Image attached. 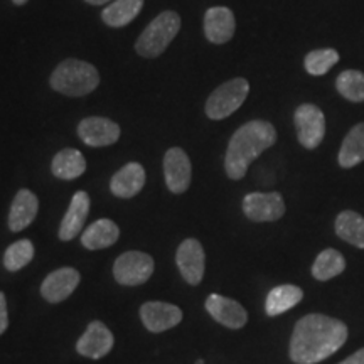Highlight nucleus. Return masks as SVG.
Wrapping results in <instances>:
<instances>
[{
	"label": "nucleus",
	"mask_w": 364,
	"mask_h": 364,
	"mask_svg": "<svg viewBox=\"0 0 364 364\" xmlns=\"http://www.w3.org/2000/svg\"><path fill=\"white\" fill-rule=\"evenodd\" d=\"M336 88L339 95L353 103L364 102V73L356 70H346L336 80Z\"/></svg>",
	"instance_id": "bb28decb"
},
{
	"label": "nucleus",
	"mask_w": 364,
	"mask_h": 364,
	"mask_svg": "<svg viewBox=\"0 0 364 364\" xmlns=\"http://www.w3.org/2000/svg\"><path fill=\"white\" fill-rule=\"evenodd\" d=\"M181 29L179 14L167 11L157 16L136 39L135 49L144 58H157L166 51Z\"/></svg>",
	"instance_id": "20e7f679"
},
{
	"label": "nucleus",
	"mask_w": 364,
	"mask_h": 364,
	"mask_svg": "<svg viewBox=\"0 0 364 364\" xmlns=\"http://www.w3.org/2000/svg\"><path fill=\"white\" fill-rule=\"evenodd\" d=\"M299 142L309 150L317 149L326 135V117L318 107L304 103L294 113Z\"/></svg>",
	"instance_id": "423d86ee"
},
{
	"label": "nucleus",
	"mask_w": 364,
	"mask_h": 364,
	"mask_svg": "<svg viewBox=\"0 0 364 364\" xmlns=\"http://www.w3.org/2000/svg\"><path fill=\"white\" fill-rule=\"evenodd\" d=\"M364 161V124H358L346 135L339 150V166L351 169Z\"/></svg>",
	"instance_id": "5701e85b"
},
{
	"label": "nucleus",
	"mask_w": 364,
	"mask_h": 364,
	"mask_svg": "<svg viewBox=\"0 0 364 364\" xmlns=\"http://www.w3.org/2000/svg\"><path fill=\"white\" fill-rule=\"evenodd\" d=\"M191 174H193V169H191L188 154L179 147L167 150L164 157V176H166V184L171 193H186L191 184Z\"/></svg>",
	"instance_id": "9d476101"
},
{
	"label": "nucleus",
	"mask_w": 364,
	"mask_h": 364,
	"mask_svg": "<svg viewBox=\"0 0 364 364\" xmlns=\"http://www.w3.org/2000/svg\"><path fill=\"white\" fill-rule=\"evenodd\" d=\"M339 364H364V348L354 353L353 356L344 359V361H341Z\"/></svg>",
	"instance_id": "7c9ffc66"
},
{
	"label": "nucleus",
	"mask_w": 364,
	"mask_h": 364,
	"mask_svg": "<svg viewBox=\"0 0 364 364\" xmlns=\"http://www.w3.org/2000/svg\"><path fill=\"white\" fill-rule=\"evenodd\" d=\"M302 297H304V292L300 287L289 285V284L279 285L275 287V289H272L270 294H268L267 302H265V311L268 316L272 317L280 316V314L290 311V309L297 306L300 300H302Z\"/></svg>",
	"instance_id": "4be33fe9"
},
{
	"label": "nucleus",
	"mask_w": 364,
	"mask_h": 364,
	"mask_svg": "<svg viewBox=\"0 0 364 364\" xmlns=\"http://www.w3.org/2000/svg\"><path fill=\"white\" fill-rule=\"evenodd\" d=\"M277 142V130L265 120H252L241 125L228 144L225 169L230 179L240 181L250 164Z\"/></svg>",
	"instance_id": "f03ea898"
},
{
	"label": "nucleus",
	"mask_w": 364,
	"mask_h": 364,
	"mask_svg": "<svg viewBox=\"0 0 364 364\" xmlns=\"http://www.w3.org/2000/svg\"><path fill=\"white\" fill-rule=\"evenodd\" d=\"M113 348V334L107 326L102 322L95 321L86 327L85 334L81 336L78 344H76V351L81 356L100 359L107 356Z\"/></svg>",
	"instance_id": "f8f14e48"
},
{
	"label": "nucleus",
	"mask_w": 364,
	"mask_h": 364,
	"mask_svg": "<svg viewBox=\"0 0 364 364\" xmlns=\"http://www.w3.org/2000/svg\"><path fill=\"white\" fill-rule=\"evenodd\" d=\"M90 196L85 191H78L73 196L70 208H68L65 218H63L61 228H59V238L70 241L76 238V235L83 230L86 218L90 215Z\"/></svg>",
	"instance_id": "f3484780"
},
{
	"label": "nucleus",
	"mask_w": 364,
	"mask_h": 364,
	"mask_svg": "<svg viewBox=\"0 0 364 364\" xmlns=\"http://www.w3.org/2000/svg\"><path fill=\"white\" fill-rule=\"evenodd\" d=\"M235 14L228 7H211L204 16V34L209 43H228L235 36Z\"/></svg>",
	"instance_id": "dca6fc26"
},
{
	"label": "nucleus",
	"mask_w": 364,
	"mask_h": 364,
	"mask_svg": "<svg viewBox=\"0 0 364 364\" xmlns=\"http://www.w3.org/2000/svg\"><path fill=\"white\" fill-rule=\"evenodd\" d=\"M118 236H120V230L115 223L103 218V220L95 221L90 228H86L81 235V243L88 250H102L112 247L118 240Z\"/></svg>",
	"instance_id": "aec40b11"
},
{
	"label": "nucleus",
	"mask_w": 364,
	"mask_h": 364,
	"mask_svg": "<svg viewBox=\"0 0 364 364\" xmlns=\"http://www.w3.org/2000/svg\"><path fill=\"white\" fill-rule=\"evenodd\" d=\"M250 93V83L245 78H235L226 81L213 91L206 102V115L211 120H223L233 115L245 103Z\"/></svg>",
	"instance_id": "39448f33"
},
{
	"label": "nucleus",
	"mask_w": 364,
	"mask_h": 364,
	"mask_svg": "<svg viewBox=\"0 0 364 364\" xmlns=\"http://www.w3.org/2000/svg\"><path fill=\"white\" fill-rule=\"evenodd\" d=\"M9 326V316H7V300L4 292H0V334H4Z\"/></svg>",
	"instance_id": "c756f323"
},
{
	"label": "nucleus",
	"mask_w": 364,
	"mask_h": 364,
	"mask_svg": "<svg viewBox=\"0 0 364 364\" xmlns=\"http://www.w3.org/2000/svg\"><path fill=\"white\" fill-rule=\"evenodd\" d=\"M206 309L223 326L230 329H241L248 321V314L241 304L233 299L223 297V295L211 294L206 300Z\"/></svg>",
	"instance_id": "4468645a"
},
{
	"label": "nucleus",
	"mask_w": 364,
	"mask_h": 364,
	"mask_svg": "<svg viewBox=\"0 0 364 364\" xmlns=\"http://www.w3.org/2000/svg\"><path fill=\"white\" fill-rule=\"evenodd\" d=\"M16 6H24V4H27V0H12Z\"/></svg>",
	"instance_id": "473e14b6"
},
{
	"label": "nucleus",
	"mask_w": 364,
	"mask_h": 364,
	"mask_svg": "<svg viewBox=\"0 0 364 364\" xmlns=\"http://www.w3.org/2000/svg\"><path fill=\"white\" fill-rule=\"evenodd\" d=\"M140 317L150 332H164L179 324L182 311L172 304L147 302L140 309Z\"/></svg>",
	"instance_id": "2eb2a0df"
},
{
	"label": "nucleus",
	"mask_w": 364,
	"mask_h": 364,
	"mask_svg": "<svg viewBox=\"0 0 364 364\" xmlns=\"http://www.w3.org/2000/svg\"><path fill=\"white\" fill-rule=\"evenodd\" d=\"M53 174L59 177V179L73 181L86 171V161L83 154L76 149H65L58 152L53 159L51 164Z\"/></svg>",
	"instance_id": "412c9836"
},
{
	"label": "nucleus",
	"mask_w": 364,
	"mask_h": 364,
	"mask_svg": "<svg viewBox=\"0 0 364 364\" xmlns=\"http://www.w3.org/2000/svg\"><path fill=\"white\" fill-rule=\"evenodd\" d=\"M80 284V273L75 268L65 267L54 270L46 277V280L41 285V294L48 302L58 304L70 297L75 292Z\"/></svg>",
	"instance_id": "ddd939ff"
},
{
	"label": "nucleus",
	"mask_w": 364,
	"mask_h": 364,
	"mask_svg": "<svg viewBox=\"0 0 364 364\" xmlns=\"http://www.w3.org/2000/svg\"><path fill=\"white\" fill-rule=\"evenodd\" d=\"M243 213L255 223L277 221L285 215L284 198L279 193H252L243 199Z\"/></svg>",
	"instance_id": "6e6552de"
},
{
	"label": "nucleus",
	"mask_w": 364,
	"mask_h": 364,
	"mask_svg": "<svg viewBox=\"0 0 364 364\" xmlns=\"http://www.w3.org/2000/svg\"><path fill=\"white\" fill-rule=\"evenodd\" d=\"M34 257V245L29 240H19L12 243L4 255V265L9 272H17L24 268Z\"/></svg>",
	"instance_id": "c85d7f7f"
},
{
	"label": "nucleus",
	"mask_w": 364,
	"mask_h": 364,
	"mask_svg": "<svg viewBox=\"0 0 364 364\" xmlns=\"http://www.w3.org/2000/svg\"><path fill=\"white\" fill-rule=\"evenodd\" d=\"M154 273L152 257L142 252H127L117 258L113 275L122 285H140Z\"/></svg>",
	"instance_id": "0eeeda50"
},
{
	"label": "nucleus",
	"mask_w": 364,
	"mask_h": 364,
	"mask_svg": "<svg viewBox=\"0 0 364 364\" xmlns=\"http://www.w3.org/2000/svg\"><path fill=\"white\" fill-rule=\"evenodd\" d=\"M86 2L91 4V6H103V4L110 2V0H86Z\"/></svg>",
	"instance_id": "2f4dec72"
},
{
	"label": "nucleus",
	"mask_w": 364,
	"mask_h": 364,
	"mask_svg": "<svg viewBox=\"0 0 364 364\" xmlns=\"http://www.w3.org/2000/svg\"><path fill=\"white\" fill-rule=\"evenodd\" d=\"M144 0H113L102 14L103 22L110 27H124L139 16Z\"/></svg>",
	"instance_id": "b1692460"
},
{
	"label": "nucleus",
	"mask_w": 364,
	"mask_h": 364,
	"mask_svg": "<svg viewBox=\"0 0 364 364\" xmlns=\"http://www.w3.org/2000/svg\"><path fill=\"white\" fill-rule=\"evenodd\" d=\"M145 184V171L140 164L130 162L122 167L115 176L112 177L110 189L117 198H134L142 191Z\"/></svg>",
	"instance_id": "6ab92c4d"
},
{
	"label": "nucleus",
	"mask_w": 364,
	"mask_h": 364,
	"mask_svg": "<svg viewBox=\"0 0 364 364\" xmlns=\"http://www.w3.org/2000/svg\"><path fill=\"white\" fill-rule=\"evenodd\" d=\"M100 85L97 68L80 59H66L51 75V86L68 97H85Z\"/></svg>",
	"instance_id": "7ed1b4c3"
},
{
	"label": "nucleus",
	"mask_w": 364,
	"mask_h": 364,
	"mask_svg": "<svg viewBox=\"0 0 364 364\" xmlns=\"http://www.w3.org/2000/svg\"><path fill=\"white\" fill-rule=\"evenodd\" d=\"M336 233L354 247L364 248V218L354 211H343L336 220Z\"/></svg>",
	"instance_id": "393cba45"
},
{
	"label": "nucleus",
	"mask_w": 364,
	"mask_h": 364,
	"mask_svg": "<svg viewBox=\"0 0 364 364\" xmlns=\"http://www.w3.org/2000/svg\"><path fill=\"white\" fill-rule=\"evenodd\" d=\"M348 341L343 321L322 314H309L295 324L290 339V358L295 364H317L332 356Z\"/></svg>",
	"instance_id": "f257e3e1"
},
{
	"label": "nucleus",
	"mask_w": 364,
	"mask_h": 364,
	"mask_svg": "<svg viewBox=\"0 0 364 364\" xmlns=\"http://www.w3.org/2000/svg\"><path fill=\"white\" fill-rule=\"evenodd\" d=\"M177 267H179L181 275L191 285L201 284L204 277V265H206V257L204 250L198 240H184L181 247L177 248L176 255Z\"/></svg>",
	"instance_id": "1a4fd4ad"
},
{
	"label": "nucleus",
	"mask_w": 364,
	"mask_h": 364,
	"mask_svg": "<svg viewBox=\"0 0 364 364\" xmlns=\"http://www.w3.org/2000/svg\"><path fill=\"white\" fill-rule=\"evenodd\" d=\"M78 135L90 147H107L120 139V127L110 118L88 117L78 125Z\"/></svg>",
	"instance_id": "9b49d317"
},
{
	"label": "nucleus",
	"mask_w": 364,
	"mask_h": 364,
	"mask_svg": "<svg viewBox=\"0 0 364 364\" xmlns=\"http://www.w3.org/2000/svg\"><path fill=\"white\" fill-rule=\"evenodd\" d=\"M339 53L336 49H316L311 51L304 59V66L306 71L312 76H322L327 71L332 70V66L338 65Z\"/></svg>",
	"instance_id": "cd10ccee"
},
{
	"label": "nucleus",
	"mask_w": 364,
	"mask_h": 364,
	"mask_svg": "<svg viewBox=\"0 0 364 364\" xmlns=\"http://www.w3.org/2000/svg\"><path fill=\"white\" fill-rule=\"evenodd\" d=\"M39 201L34 193L29 189H21L14 198L11 213H9V228L17 233V231L26 230L38 216Z\"/></svg>",
	"instance_id": "a211bd4d"
},
{
	"label": "nucleus",
	"mask_w": 364,
	"mask_h": 364,
	"mask_svg": "<svg viewBox=\"0 0 364 364\" xmlns=\"http://www.w3.org/2000/svg\"><path fill=\"white\" fill-rule=\"evenodd\" d=\"M346 268V260L338 250L327 248L317 255L312 265V275L318 282H327L341 275Z\"/></svg>",
	"instance_id": "a878e982"
}]
</instances>
